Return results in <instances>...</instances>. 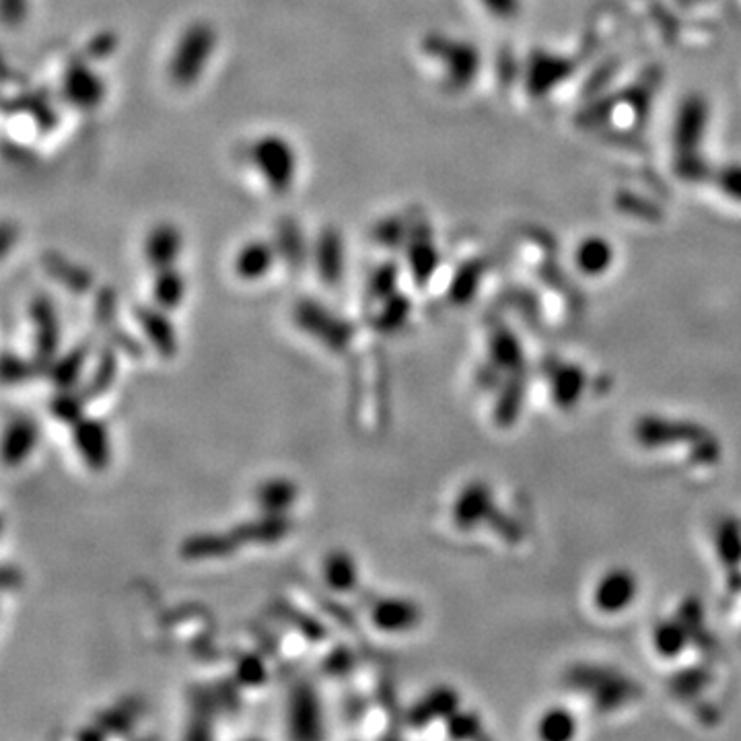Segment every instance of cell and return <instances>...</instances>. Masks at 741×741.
I'll list each match as a JSON object with an SVG mask.
<instances>
[{
    "mask_svg": "<svg viewBox=\"0 0 741 741\" xmlns=\"http://www.w3.org/2000/svg\"><path fill=\"white\" fill-rule=\"evenodd\" d=\"M278 262V252L272 239L245 241L233 256V272L243 282H258L266 278Z\"/></svg>",
    "mask_w": 741,
    "mask_h": 741,
    "instance_id": "14",
    "label": "cell"
},
{
    "mask_svg": "<svg viewBox=\"0 0 741 741\" xmlns=\"http://www.w3.org/2000/svg\"><path fill=\"white\" fill-rule=\"evenodd\" d=\"M73 445L81 457V462L91 472H105L110 468L112 464L110 433L103 420L83 416L77 425H73Z\"/></svg>",
    "mask_w": 741,
    "mask_h": 741,
    "instance_id": "9",
    "label": "cell"
},
{
    "mask_svg": "<svg viewBox=\"0 0 741 741\" xmlns=\"http://www.w3.org/2000/svg\"><path fill=\"white\" fill-rule=\"evenodd\" d=\"M457 709H460V694L449 686H439L412 704L406 713V723L412 729H425L439 719H447Z\"/></svg>",
    "mask_w": 741,
    "mask_h": 741,
    "instance_id": "17",
    "label": "cell"
},
{
    "mask_svg": "<svg viewBox=\"0 0 741 741\" xmlns=\"http://www.w3.org/2000/svg\"><path fill=\"white\" fill-rule=\"evenodd\" d=\"M188 700H190V713H192L188 737H192V739L210 737V721H213V717L221 711L213 686H210V688H206V686L190 688Z\"/></svg>",
    "mask_w": 741,
    "mask_h": 741,
    "instance_id": "28",
    "label": "cell"
},
{
    "mask_svg": "<svg viewBox=\"0 0 741 741\" xmlns=\"http://www.w3.org/2000/svg\"><path fill=\"white\" fill-rule=\"evenodd\" d=\"M608 260H610L608 245L599 243V241H587L583 245V250L579 252L581 268L587 270V272H593V274L602 272L608 266Z\"/></svg>",
    "mask_w": 741,
    "mask_h": 741,
    "instance_id": "46",
    "label": "cell"
},
{
    "mask_svg": "<svg viewBox=\"0 0 741 741\" xmlns=\"http://www.w3.org/2000/svg\"><path fill=\"white\" fill-rule=\"evenodd\" d=\"M478 278H480L478 266H464L457 270L449 289V299L457 305L468 303L478 287Z\"/></svg>",
    "mask_w": 741,
    "mask_h": 741,
    "instance_id": "44",
    "label": "cell"
},
{
    "mask_svg": "<svg viewBox=\"0 0 741 741\" xmlns=\"http://www.w3.org/2000/svg\"><path fill=\"white\" fill-rule=\"evenodd\" d=\"M237 548L239 544L235 542L231 529L229 532H198L180 544V554L186 560H208L231 556Z\"/></svg>",
    "mask_w": 741,
    "mask_h": 741,
    "instance_id": "24",
    "label": "cell"
},
{
    "mask_svg": "<svg viewBox=\"0 0 741 741\" xmlns=\"http://www.w3.org/2000/svg\"><path fill=\"white\" fill-rule=\"evenodd\" d=\"M293 532V521L287 513H264L237 523L231 534L239 546L276 544Z\"/></svg>",
    "mask_w": 741,
    "mask_h": 741,
    "instance_id": "13",
    "label": "cell"
},
{
    "mask_svg": "<svg viewBox=\"0 0 741 741\" xmlns=\"http://www.w3.org/2000/svg\"><path fill=\"white\" fill-rule=\"evenodd\" d=\"M422 52L443 64L445 81L451 89H464L476 75L478 56L476 50L466 42L439 33H429L422 40Z\"/></svg>",
    "mask_w": 741,
    "mask_h": 741,
    "instance_id": "6",
    "label": "cell"
},
{
    "mask_svg": "<svg viewBox=\"0 0 741 741\" xmlns=\"http://www.w3.org/2000/svg\"><path fill=\"white\" fill-rule=\"evenodd\" d=\"M40 441V427L38 422L19 416L13 418L3 435V462L7 468L21 466L27 457L33 453L35 445Z\"/></svg>",
    "mask_w": 741,
    "mask_h": 741,
    "instance_id": "20",
    "label": "cell"
},
{
    "mask_svg": "<svg viewBox=\"0 0 741 741\" xmlns=\"http://www.w3.org/2000/svg\"><path fill=\"white\" fill-rule=\"evenodd\" d=\"M420 618V606L406 597H383L371 608V624L387 634L408 632L416 628Z\"/></svg>",
    "mask_w": 741,
    "mask_h": 741,
    "instance_id": "15",
    "label": "cell"
},
{
    "mask_svg": "<svg viewBox=\"0 0 741 741\" xmlns=\"http://www.w3.org/2000/svg\"><path fill=\"white\" fill-rule=\"evenodd\" d=\"M291 320L299 332L317 340L330 352H346L357 334L355 324L313 297H301L293 303Z\"/></svg>",
    "mask_w": 741,
    "mask_h": 741,
    "instance_id": "3",
    "label": "cell"
},
{
    "mask_svg": "<svg viewBox=\"0 0 741 741\" xmlns=\"http://www.w3.org/2000/svg\"><path fill=\"white\" fill-rule=\"evenodd\" d=\"M60 99L79 112H95L108 97V83L85 56L73 58L60 75Z\"/></svg>",
    "mask_w": 741,
    "mask_h": 741,
    "instance_id": "4",
    "label": "cell"
},
{
    "mask_svg": "<svg viewBox=\"0 0 741 741\" xmlns=\"http://www.w3.org/2000/svg\"><path fill=\"white\" fill-rule=\"evenodd\" d=\"M322 577L334 593H350L359 585V567L355 558L346 550H332L322 564Z\"/></svg>",
    "mask_w": 741,
    "mask_h": 741,
    "instance_id": "25",
    "label": "cell"
},
{
    "mask_svg": "<svg viewBox=\"0 0 741 741\" xmlns=\"http://www.w3.org/2000/svg\"><path fill=\"white\" fill-rule=\"evenodd\" d=\"M42 268L58 282L62 289L73 295H87L93 291L95 278L89 268L62 256L60 252L48 250L42 256Z\"/></svg>",
    "mask_w": 741,
    "mask_h": 741,
    "instance_id": "21",
    "label": "cell"
},
{
    "mask_svg": "<svg viewBox=\"0 0 741 741\" xmlns=\"http://www.w3.org/2000/svg\"><path fill=\"white\" fill-rule=\"evenodd\" d=\"M105 737H108V733H105L97 723L87 725L77 733V739H83V741H99V739H105Z\"/></svg>",
    "mask_w": 741,
    "mask_h": 741,
    "instance_id": "51",
    "label": "cell"
},
{
    "mask_svg": "<svg viewBox=\"0 0 741 741\" xmlns=\"http://www.w3.org/2000/svg\"><path fill=\"white\" fill-rule=\"evenodd\" d=\"M217 46L219 31L213 23L206 19H196L188 23L178 35V40H175L167 60L169 83L182 91L196 87L208 70V64L213 60Z\"/></svg>",
    "mask_w": 741,
    "mask_h": 741,
    "instance_id": "1",
    "label": "cell"
},
{
    "mask_svg": "<svg viewBox=\"0 0 741 741\" xmlns=\"http://www.w3.org/2000/svg\"><path fill=\"white\" fill-rule=\"evenodd\" d=\"M445 723H447V733L453 739H468L480 733V719L468 711L457 709L453 715L445 719Z\"/></svg>",
    "mask_w": 741,
    "mask_h": 741,
    "instance_id": "45",
    "label": "cell"
},
{
    "mask_svg": "<svg viewBox=\"0 0 741 741\" xmlns=\"http://www.w3.org/2000/svg\"><path fill=\"white\" fill-rule=\"evenodd\" d=\"M490 357H492V365L497 367H503V369H511L519 363V357H521V350H519V344L515 342V338L507 332H497L492 336V342H490Z\"/></svg>",
    "mask_w": 741,
    "mask_h": 741,
    "instance_id": "42",
    "label": "cell"
},
{
    "mask_svg": "<svg viewBox=\"0 0 741 741\" xmlns=\"http://www.w3.org/2000/svg\"><path fill=\"white\" fill-rule=\"evenodd\" d=\"M377 313L373 317V328L381 334H394L398 332L412 313V301L408 295L396 291L387 299L377 303Z\"/></svg>",
    "mask_w": 741,
    "mask_h": 741,
    "instance_id": "29",
    "label": "cell"
},
{
    "mask_svg": "<svg viewBox=\"0 0 741 741\" xmlns=\"http://www.w3.org/2000/svg\"><path fill=\"white\" fill-rule=\"evenodd\" d=\"M241 686L237 684V680H223V682H217L213 684V690H215V696H217V702H219V709L225 711V713H235L239 709L241 704V698H239V690Z\"/></svg>",
    "mask_w": 741,
    "mask_h": 741,
    "instance_id": "48",
    "label": "cell"
},
{
    "mask_svg": "<svg viewBox=\"0 0 741 741\" xmlns=\"http://www.w3.org/2000/svg\"><path fill=\"white\" fill-rule=\"evenodd\" d=\"M0 367H3L5 385H21V383H27L29 379H33L35 375H42L33 359L27 361V359L15 355V352H11V350L3 352V363H0Z\"/></svg>",
    "mask_w": 741,
    "mask_h": 741,
    "instance_id": "41",
    "label": "cell"
},
{
    "mask_svg": "<svg viewBox=\"0 0 741 741\" xmlns=\"http://www.w3.org/2000/svg\"><path fill=\"white\" fill-rule=\"evenodd\" d=\"M116 48H118V38H116V33L103 31V33H97L95 38L89 40V44H87L85 50H83V56H85L87 60H91V62H93V60H103V58L112 56V54L116 52Z\"/></svg>",
    "mask_w": 741,
    "mask_h": 741,
    "instance_id": "47",
    "label": "cell"
},
{
    "mask_svg": "<svg viewBox=\"0 0 741 741\" xmlns=\"http://www.w3.org/2000/svg\"><path fill=\"white\" fill-rule=\"evenodd\" d=\"M29 322L33 328V361L46 375L52 361L60 355V317L54 301L46 293L33 295L29 301Z\"/></svg>",
    "mask_w": 741,
    "mask_h": 741,
    "instance_id": "5",
    "label": "cell"
},
{
    "mask_svg": "<svg viewBox=\"0 0 741 741\" xmlns=\"http://www.w3.org/2000/svg\"><path fill=\"white\" fill-rule=\"evenodd\" d=\"M410 229H412V223H404V219L400 217H387V219H381L373 225V241L381 247H385V250H404V245L410 237Z\"/></svg>",
    "mask_w": 741,
    "mask_h": 741,
    "instance_id": "36",
    "label": "cell"
},
{
    "mask_svg": "<svg viewBox=\"0 0 741 741\" xmlns=\"http://www.w3.org/2000/svg\"><path fill=\"white\" fill-rule=\"evenodd\" d=\"M87 398L81 390H56V394L48 402V412L52 418H56L62 425L73 427L85 416Z\"/></svg>",
    "mask_w": 741,
    "mask_h": 741,
    "instance_id": "32",
    "label": "cell"
},
{
    "mask_svg": "<svg viewBox=\"0 0 741 741\" xmlns=\"http://www.w3.org/2000/svg\"><path fill=\"white\" fill-rule=\"evenodd\" d=\"M0 13L7 27H21L29 15V0H0Z\"/></svg>",
    "mask_w": 741,
    "mask_h": 741,
    "instance_id": "49",
    "label": "cell"
},
{
    "mask_svg": "<svg viewBox=\"0 0 741 741\" xmlns=\"http://www.w3.org/2000/svg\"><path fill=\"white\" fill-rule=\"evenodd\" d=\"M134 320L145 334L153 350L163 359H171L178 352V334L169 317V311L153 305H134Z\"/></svg>",
    "mask_w": 741,
    "mask_h": 741,
    "instance_id": "11",
    "label": "cell"
},
{
    "mask_svg": "<svg viewBox=\"0 0 741 741\" xmlns=\"http://www.w3.org/2000/svg\"><path fill=\"white\" fill-rule=\"evenodd\" d=\"M311 260L322 285L336 289L344 278L346 268V241L336 225H326L317 233L311 247Z\"/></svg>",
    "mask_w": 741,
    "mask_h": 741,
    "instance_id": "8",
    "label": "cell"
},
{
    "mask_svg": "<svg viewBox=\"0 0 741 741\" xmlns=\"http://www.w3.org/2000/svg\"><path fill=\"white\" fill-rule=\"evenodd\" d=\"M482 3L486 5V7H490L492 11H507L509 7H511V0H482Z\"/></svg>",
    "mask_w": 741,
    "mask_h": 741,
    "instance_id": "52",
    "label": "cell"
},
{
    "mask_svg": "<svg viewBox=\"0 0 741 741\" xmlns=\"http://www.w3.org/2000/svg\"><path fill=\"white\" fill-rule=\"evenodd\" d=\"M400 274H402V268L396 260H385L377 264L369 276V285H367L369 297L379 303L390 295H394L400 285Z\"/></svg>",
    "mask_w": 741,
    "mask_h": 741,
    "instance_id": "34",
    "label": "cell"
},
{
    "mask_svg": "<svg viewBox=\"0 0 741 741\" xmlns=\"http://www.w3.org/2000/svg\"><path fill=\"white\" fill-rule=\"evenodd\" d=\"M575 717L564 711V709H552L548 713L542 715L540 719V725H538V731H540V737L548 739V741H564L575 735Z\"/></svg>",
    "mask_w": 741,
    "mask_h": 741,
    "instance_id": "40",
    "label": "cell"
},
{
    "mask_svg": "<svg viewBox=\"0 0 741 741\" xmlns=\"http://www.w3.org/2000/svg\"><path fill=\"white\" fill-rule=\"evenodd\" d=\"M583 387H585V375L579 367H562L552 381L554 402L564 408L573 406L579 400Z\"/></svg>",
    "mask_w": 741,
    "mask_h": 741,
    "instance_id": "35",
    "label": "cell"
},
{
    "mask_svg": "<svg viewBox=\"0 0 741 741\" xmlns=\"http://www.w3.org/2000/svg\"><path fill=\"white\" fill-rule=\"evenodd\" d=\"M490 490L484 482L468 484L453 505V521L460 529H472L490 515Z\"/></svg>",
    "mask_w": 741,
    "mask_h": 741,
    "instance_id": "23",
    "label": "cell"
},
{
    "mask_svg": "<svg viewBox=\"0 0 741 741\" xmlns=\"http://www.w3.org/2000/svg\"><path fill=\"white\" fill-rule=\"evenodd\" d=\"M250 161L272 196H287L295 188L299 153L285 134L266 132L254 138L250 145Z\"/></svg>",
    "mask_w": 741,
    "mask_h": 741,
    "instance_id": "2",
    "label": "cell"
},
{
    "mask_svg": "<svg viewBox=\"0 0 741 741\" xmlns=\"http://www.w3.org/2000/svg\"><path fill=\"white\" fill-rule=\"evenodd\" d=\"M653 645L663 657H674L682 653V649L686 647V628L676 620L657 624Z\"/></svg>",
    "mask_w": 741,
    "mask_h": 741,
    "instance_id": "39",
    "label": "cell"
},
{
    "mask_svg": "<svg viewBox=\"0 0 741 741\" xmlns=\"http://www.w3.org/2000/svg\"><path fill=\"white\" fill-rule=\"evenodd\" d=\"M140 713H143V704H140L136 698H128V700L116 704V707H112L110 711L99 713L95 723L108 735H112V733L124 735L134 727Z\"/></svg>",
    "mask_w": 741,
    "mask_h": 741,
    "instance_id": "31",
    "label": "cell"
},
{
    "mask_svg": "<svg viewBox=\"0 0 741 741\" xmlns=\"http://www.w3.org/2000/svg\"><path fill=\"white\" fill-rule=\"evenodd\" d=\"M118 352L120 350L110 342L97 350L93 369L89 371L85 383L81 385V392L87 398V402H93L101 398L105 392H110V387L118 377Z\"/></svg>",
    "mask_w": 741,
    "mask_h": 741,
    "instance_id": "22",
    "label": "cell"
},
{
    "mask_svg": "<svg viewBox=\"0 0 741 741\" xmlns=\"http://www.w3.org/2000/svg\"><path fill=\"white\" fill-rule=\"evenodd\" d=\"M188 291V282L184 272L178 266H169L155 270L153 276V303L165 311H173L175 307H180Z\"/></svg>",
    "mask_w": 741,
    "mask_h": 741,
    "instance_id": "27",
    "label": "cell"
},
{
    "mask_svg": "<svg viewBox=\"0 0 741 741\" xmlns=\"http://www.w3.org/2000/svg\"><path fill=\"white\" fill-rule=\"evenodd\" d=\"M637 577L626 569H614L602 577L595 587V606L606 614H618L637 597Z\"/></svg>",
    "mask_w": 741,
    "mask_h": 741,
    "instance_id": "16",
    "label": "cell"
},
{
    "mask_svg": "<svg viewBox=\"0 0 741 741\" xmlns=\"http://www.w3.org/2000/svg\"><path fill=\"white\" fill-rule=\"evenodd\" d=\"M93 315L101 330H108L118 322V295L112 287H101L95 293L93 301Z\"/></svg>",
    "mask_w": 741,
    "mask_h": 741,
    "instance_id": "43",
    "label": "cell"
},
{
    "mask_svg": "<svg viewBox=\"0 0 741 741\" xmlns=\"http://www.w3.org/2000/svg\"><path fill=\"white\" fill-rule=\"evenodd\" d=\"M233 678L237 680V684L241 688H260V686H264L270 678L266 659H262V655L252 653V651L241 653L235 659Z\"/></svg>",
    "mask_w": 741,
    "mask_h": 741,
    "instance_id": "33",
    "label": "cell"
},
{
    "mask_svg": "<svg viewBox=\"0 0 741 741\" xmlns=\"http://www.w3.org/2000/svg\"><path fill=\"white\" fill-rule=\"evenodd\" d=\"M15 108L29 114V118L35 122V126H38L40 130H46V132L54 130L58 120H60L56 108L50 103V99H46L42 95H21L15 101Z\"/></svg>",
    "mask_w": 741,
    "mask_h": 741,
    "instance_id": "37",
    "label": "cell"
},
{
    "mask_svg": "<svg viewBox=\"0 0 741 741\" xmlns=\"http://www.w3.org/2000/svg\"><path fill=\"white\" fill-rule=\"evenodd\" d=\"M274 610L280 618H285L293 628H297L303 637L311 643H322L328 637V628L320 618H315L313 614H307L293 604H289L287 599H278L274 604Z\"/></svg>",
    "mask_w": 741,
    "mask_h": 741,
    "instance_id": "30",
    "label": "cell"
},
{
    "mask_svg": "<svg viewBox=\"0 0 741 741\" xmlns=\"http://www.w3.org/2000/svg\"><path fill=\"white\" fill-rule=\"evenodd\" d=\"M359 665L357 653L348 645H334L322 659V672L334 680H346Z\"/></svg>",
    "mask_w": 741,
    "mask_h": 741,
    "instance_id": "38",
    "label": "cell"
},
{
    "mask_svg": "<svg viewBox=\"0 0 741 741\" xmlns=\"http://www.w3.org/2000/svg\"><path fill=\"white\" fill-rule=\"evenodd\" d=\"M272 241L276 245L278 260L291 272H301L307 266V260L311 258V250L307 247V239H305V233L299 221L291 217L278 219Z\"/></svg>",
    "mask_w": 741,
    "mask_h": 741,
    "instance_id": "19",
    "label": "cell"
},
{
    "mask_svg": "<svg viewBox=\"0 0 741 741\" xmlns=\"http://www.w3.org/2000/svg\"><path fill=\"white\" fill-rule=\"evenodd\" d=\"M93 340L85 338L70 346L62 355H58L46 371V377L52 381L56 390H75L81 383L83 371L91 359Z\"/></svg>",
    "mask_w": 741,
    "mask_h": 741,
    "instance_id": "18",
    "label": "cell"
},
{
    "mask_svg": "<svg viewBox=\"0 0 741 741\" xmlns=\"http://www.w3.org/2000/svg\"><path fill=\"white\" fill-rule=\"evenodd\" d=\"M184 231L173 221H157L143 239V258L149 268L178 266L184 252Z\"/></svg>",
    "mask_w": 741,
    "mask_h": 741,
    "instance_id": "10",
    "label": "cell"
},
{
    "mask_svg": "<svg viewBox=\"0 0 741 741\" xmlns=\"http://www.w3.org/2000/svg\"><path fill=\"white\" fill-rule=\"evenodd\" d=\"M0 581H3V589L5 591H11V589H17L21 585V571L17 567H13V564H5L3 567V577H0Z\"/></svg>",
    "mask_w": 741,
    "mask_h": 741,
    "instance_id": "50",
    "label": "cell"
},
{
    "mask_svg": "<svg viewBox=\"0 0 741 741\" xmlns=\"http://www.w3.org/2000/svg\"><path fill=\"white\" fill-rule=\"evenodd\" d=\"M404 258L414 285L416 287L429 285L433 274L439 268V252L425 225H412L410 237L404 245Z\"/></svg>",
    "mask_w": 741,
    "mask_h": 741,
    "instance_id": "12",
    "label": "cell"
},
{
    "mask_svg": "<svg viewBox=\"0 0 741 741\" xmlns=\"http://www.w3.org/2000/svg\"><path fill=\"white\" fill-rule=\"evenodd\" d=\"M299 497V488L285 476H274L258 484L256 503L264 513H287Z\"/></svg>",
    "mask_w": 741,
    "mask_h": 741,
    "instance_id": "26",
    "label": "cell"
},
{
    "mask_svg": "<svg viewBox=\"0 0 741 741\" xmlns=\"http://www.w3.org/2000/svg\"><path fill=\"white\" fill-rule=\"evenodd\" d=\"M287 723L293 739H320L324 737V711L317 688L299 680L291 686L287 702Z\"/></svg>",
    "mask_w": 741,
    "mask_h": 741,
    "instance_id": "7",
    "label": "cell"
}]
</instances>
